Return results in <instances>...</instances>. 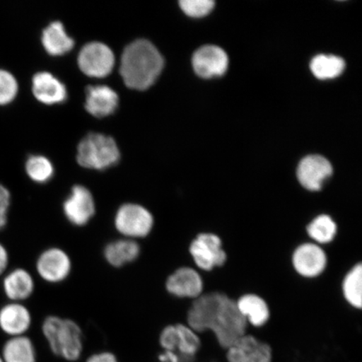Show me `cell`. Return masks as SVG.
<instances>
[{"label":"cell","mask_w":362,"mask_h":362,"mask_svg":"<svg viewBox=\"0 0 362 362\" xmlns=\"http://www.w3.org/2000/svg\"><path fill=\"white\" fill-rule=\"evenodd\" d=\"M187 321L188 327L196 333L214 332L220 345L226 349L246 334L245 317L240 313L237 302L223 293L197 298L188 311Z\"/></svg>","instance_id":"obj_1"},{"label":"cell","mask_w":362,"mask_h":362,"mask_svg":"<svg viewBox=\"0 0 362 362\" xmlns=\"http://www.w3.org/2000/svg\"><path fill=\"white\" fill-rule=\"evenodd\" d=\"M163 67L164 59L155 45L146 40H138L125 48L120 74L127 87L143 90L156 83Z\"/></svg>","instance_id":"obj_2"},{"label":"cell","mask_w":362,"mask_h":362,"mask_svg":"<svg viewBox=\"0 0 362 362\" xmlns=\"http://www.w3.org/2000/svg\"><path fill=\"white\" fill-rule=\"evenodd\" d=\"M42 332L52 351L69 361L79 359L83 351V332L75 321L57 315L47 317Z\"/></svg>","instance_id":"obj_3"},{"label":"cell","mask_w":362,"mask_h":362,"mask_svg":"<svg viewBox=\"0 0 362 362\" xmlns=\"http://www.w3.org/2000/svg\"><path fill=\"white\" fill-rule=\"evenodd\" d=\"M160 344L165 352L158 357L161 362H189L200 349L201 341L187 325H168L162 330Z\"/></svg>","instance_id":"obj_4"},{"label":"cell","mask_w":362,"mask_h":362,"mask_svg":"<svg viewBox=\"0 0 362 362\" xmlns=\"http://www.w3.org/2000/svg\"><path fill=\"white\" fill-rule=\"evenodd\" d=\"M120 152L115 140L101 134H90L78 148V164L84 168L103 170L119 161Z\"/></svg>","instance_id":"obj_5"},{"label":"cell","mask_w":362,"mask_h":362,"mask_svg":"<svg viewBox=\"0 0 362 362\" xmlns=\"http://www.w3.org/2000/svg\"><path fill=\"white\" fill-rule=\"evenodd\" d=\"M155 226V217L146 206L138 203H125L115 216V229L124 238L139 239L148 236Z\"/></svg>","instance_id":"obj_6"},{"label":"cell","mask_w":362,"mask_h":362,"mask_svg":"<svg viewBox=\"0 0 362 362\" xmlns=\"http://www.w3.org/2000/svg\"><path fill=\"white\" fill-rule=\"evenodd\" d=\"M80 70L90 78H105L115 66V57L112 49L101 42L84 45L78 58Z\"/></svg>","instance_id":"obj_7"},{"label":"cell","mask_w":362,"mask_h":362,"mask_svg":"<svg viewBox=\"0 0 362 362\" xmlns=\"http://www.w3.org/2000/svg\"><path fill=\"white\" fill-rule=\"evenodd\" d=\"M63 214L68 221L76 226L88 224L96 214V204L93 194L83 185H75L63 203Z\"/></svg>","instance_id":"obj_8"},{"label":"cell","mask_w":362,"mask_h":362,"mask_svg":"<svg viewBox=\"0 0 362 362\" xmlns=\"http://www.w3.org/2000/svg\"><path fill=\"white\" fill-rule=\"evenodd\" d=\"M189 253L199 268L206 271L223 266L226 260L223 243L215 234L198 235L189 246Z\"/></svg>","instance_id":"obj_9"},{"label":"cell","mask_w":362,"mask_h":362,"mask_svg":"<svg viewBox=\"0 0 362 362\" xmlns=\"http://www.w3.org/2000/svg\"><path fill=\"white\" fill-rule=\"evenodd\" d=\"M72 265L69 255L59 247H49L40 253L36 261V271L44 281L58 284L70 275Z\"/></svg>","instance_id":"obj_10"},{"label":"cell","mask_w":362,"mask_h":362,"mask_svg":"<svg viewBox=\"0 0 362 362\" xmlns=\"http://www.w3.org/2000/svg\"><path fill=\"white\" fill-rule=\"evenodd\" d=\"M228 57L223 49L216 45H205L194 52L192 65L202 78L223 76L228 67Z\"/></svg>","instance_id":"obj_11"},{"label":"cell","mask_w":362,"mask_h":362,"mask_svg":"<svg viewBox=\"0 0 362 362\" xmlns=\"http://www.w3.org/2000/svg\"><path fill=\"white\" fill-rule=\"evenodd\" d=\"M332 165L327 158L320 156H307L298 166L297 176L300 183L311 192H318L330 175Z\"/></svg>","instance_id":"obj_12"},{"label":"cell","mask_w":362,"mask_h":362,"mask_svg":"<svg viewBox=\"0 0 362 362\" xmlns=\"http://www.w3.org/2000/svg\"><path fill=\"white\" fill-rule=\"evenodd\" d=\"M228 362H271V347L245 334L228 348Z\"/></svg>","instance_id":"obj_13"},{"label":"cell","mask_w":362,"mask_h":362,"mask_svg":"<svg viewBox=\"0 0 362 362\" xmlns=\"http://www.w3.org/2000/svg\"><path fill=\"white\" fill-rule=\"evenodd\" d=\"M165 288L175 297L197 298L202 293L203 282L196 270L184 267L167 279Z\"/></svg>","instance_id":"obj_14"},{"label":"cell","mask_w":362,"mask_h":362,"mask_svg":"<svg viewBox=\"0 0 362 362\" xmlns=\"http://www.w3.org/2000/svg\"><path fill=\"white\" fill-rule=\"evenodd\" d=\"M294 269L305 277H316L327 266V256L320 247L306 243L296 249L293 256Z\"/></svg>","instance_id":"obj_15"},{"label":"cell","mask_w":362,"mask_h":362,"mask_svg":"<svg viewBox=\"0 0 362 362\" xmlns=\"http://www.w3.org/2000/svg\"><path fill=\"white\" fill-rule=\"evenodd\" d=\"M119 97L115 90L107 86H90L87 88L86 110L94 117H104L115 112Z\"/></svg>","instance_id":"obj_16"},{"label":"cell","mask_w":362,"mask_h":362,"mask_svg":"<svg viewBox=\"0 0 362 362\" xmlns=\"http://www.w3.org/2000/svg\"><path fill=\"white\" fill-rule=\"evenodd\" d=\"M30 325V311L20 303H11L0 310V328L13 337L23 336Z\"/></svg>","instance_id":"obj_17"},{"label":"cell","mask_w":362,"mask_h":362,"mask_svg":"<svg viewBox=\"0 0 362 362\" xmlns=\"http://www.w3.org/2000/svg\"><path fill=\"white\" fill-rule=\"evenodd\" d=\"M33 90L36 99L48 105L64 102L67 96L65 86L49 72L35 75Z\"/></svg>","instance_id":"obj_18"},{"label":"cell","mask_w":362,"mask_h":362,"mask_svg":"<svg viewBox=\"0 0 362 362\" xmlns=\"http://www.w3.org/2000/svg\"><path fill=\"white\" fill-rule=\"evenodd\" d=\"M141 252L136 240L122 238L107 244L103 256L108 264L115 268H122L139 259Z\"/></svg>","instance_id":"obj_19"},{"label":"cell","mask_w":362,"mask_h":362,"mask_svg":"<svg viewBox=\"0 0 362 362\" xmlns=\"http://www.w3.org/2000/svg\"><path fill=\"white\" fill-rule=\"evenodd\" d=\"M4 291L13 301L25 300L33 296L35 282L33 276L23 269L13 270L4 279Z\"/></svg>","instance_id":"obj_20"},{"label":"cell","mask_w":362,"mask_h":362,"mask_svg":"<svg viewBox=\"0 0 362 362\" xmlns=\"http://www.w3.org/2000/svg\"><path fill=\"white\" fill-rule=\"evenodd\" d=\"M42 44L49 55L62 56L74 48V40L68 36L62 23L57 21L43 31Z\"/></svg>","instance_id":"obj_21"},{"label":"cell","mask_w":362,"mask_h":362,"mask_svg":"<svg viewBox=\"0 0 362 362\" xmlns=\"http://www.w3.org/2000/svg\"><path fill=\"white\" fill-rule=\"evenodd\" d=\"M237 305L240 313L255 327H262L269 319L268 305L262 298L255 294H247L240 298Z\"/></svg>","instance_id":"obj_22"},{"label":"cell","mask_w":362,"mask_h":362,"mask_svg":"<svg viewBox=\"0 0 362 362\" xmlns=\"http://www.w3.org/2000/svg\"><path fill=\"white\" fill-rule=\"evenodd\" d=\"M35 356L33 341L24 336L13 337L3 349L4 362H35Z\"/></svg>","instance_id":"obj_23"},{"label":"cell","mask_w":362,"mask_h":362,"mask_svg":"<svg viewBox=\"0 0 362 362\" xmlns=\"http://www.w3.org/2000/svg\"><path fill=\"white\" fill-rule=\"evenodd\" d=\"M345 62L336 56L319 55L310 63V69L320 80L333 79L341 75L345 69Z\"/></svg>","instance_id":"obj_24"},{"label":"cell","mask_w":362,"mask_h":362,"mask_svg":"<svg viewBox=\"0 0 362 362\" xmlns=\"http://www.w3.org/2000/svg\"><path fill=\"white\" fill-rule=\"evenodd\" d=\"M343 292L352 306L361 309L362 304V266L357 264L346 275L343 284Z\"/></svg>","instance_id":"obj_25"},{"label":"cell","mask_w":362,"mask_h":362,"mask_svg":"<svg viewBox=\"0 0 362 362\" xmlns=\"http://www.w3.org/2000/svg\"><path fill=\"white\" fill-rule=\"evenodd\" d=\"M310 237L320 243L332 242L337 233V225L327 215H321L308 226Z\"/></svg>","instance_id":"obj_26"},{"label":"cell","mask_w":362,"mask_h":362,"mask_svg":"<svg viewBox=\"0 0 362 362\" xmlns=\"http://www.w3.org/2000/svg\"><path fill=\"white\" fill-rule=\"evenodd\" d=\"M25 170L31 180L40 184L48 182L54 175V168L51 161L40 156L30 157L26 162Z\"/></svg>","instance_id":"obj_27"},{"label":"cell","mask_w":362,"mask_h":362,"mask_svg":"<svg viewBox=\"0 0 362 362\" xmlns=\"http://www.w3.org/2000/svg\"><path fill=\"white\" fill-rule=\"evenodd\" d=\"M18 89L19 86L15 76L6 70L0 69V106L15 100Z\"/></svg>","instance_id":"obj_28"},{"label":"cell","mask_w":362,"mask_h":362,"mask_svg":"<svg viewBox=\"0 0 362 362\" xmlns=\"http://www.w3.org/2000/svg\"><path fill=\"white\" fill-rule=\"evenodd\" d=\"M181 10L187 16L200 18L214 10L215 2L212 0H182L180 2Z\"/></svg>","instance_id":"obj_29"},{"label":"cell","mask_w":362,"mask_h":362,"mask_svg":"<svg viewBox=\"0 0 362 362\" xmlns=\"http://www.w3.org/2000/svg\"><path fill=\"white\" fill-rule=\"evenodd\" d=\"M87 362H119L110 352H101L90 356Z\"/></svg>","instance_id":"obj_30"},{"label":"cell","mask_w":362,"mask_h":362,"mask_svg":"<svg viewBox=\"0 0 362 362\" xmlns=\"http://www.w3.org/2000/svg\"><path fill=\"white\" fill-rule=\"evenodd\" d=\"M8 264V255L6 247L0 244V275L6 271Z\"/></svg>","instance_id":"obj_31"},{"label":"cell","mask_w":362,"mask_h":362,"mask_svg":"<svg viewBox=\"0 0 362 362\" xmlns=\"http://www.w3.org/2000/svg\"><path fill=\"white\" fill-rule=\"evenodd\" d=\"M0 362H4L3 359L0 358Z\"/></svg>","instance_id":"obj_32"}]
</instances>
